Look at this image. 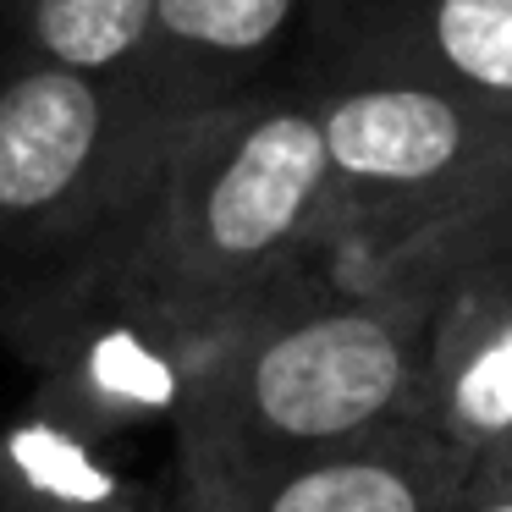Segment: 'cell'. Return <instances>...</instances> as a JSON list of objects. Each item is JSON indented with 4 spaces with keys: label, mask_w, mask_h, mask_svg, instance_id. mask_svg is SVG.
<instances>
[{
    "label": "cell",
    "mask_w": 512,
    "mask_h": 512,
    "mask_svg": "<svg viewBox=\"0 0 512 512\" xmlns=\"http://www.w3.org/2000/svg\"><path fill=\"white\" fill-rule=\"evenodd\" d=\"M155 0H6V45L83 78L133 83Z\"/></svg>",
    "instance_id": "30bf717a"
},
{
    "label": "cell",
    "mask_w": 512,
    "mask_h": 512,
    "mask_svg": "<svg viewBox=\"0 0 512 512\" xmlns=\"http://www.w3.org/2000/svg\"><path fill=\"white\" fill-rule=\"evenodd\" d=\"M468 490H512V441L501 452H490L485 463L468 474Z\"/></svg>",
    "instance_id": "7c38bea8"
},
{
    "label": "cell",
    "mask_w": 512,
    "mask_h": 512,
    "mask_svg": "<svg viewBox=\"0 0 512 512\" xmlns=\"http://www.w3.org/2000/svg\"><path fill=\"white\" fill-rule=\"evenodd\" d=\"M0 45H6V0H0Z\"/></svg>",
    "instance_id": "5bb4252c"
},
{
    "label": "cell",
    "mask_w": 512,
    "mask_h": 512,
    "mask_svg": "<svg viewBox=\"0 0 512 512\" xmlns=\"http://www.w3.org/2000/svg\"><path fill=\"white\" fill-rule=\"evenodd\" d=\"M325 149V259L353 270L457 215L512 166V105L419 83L303 89Z\"/></svg>",
    "instance_id": "277c9868"
},
{
    "label": "cell",
    "mask_w": 512,
    "mask_h": 512,
    "mask_svg": "<svg viewBox=\"0 0 512 512\" xmlns=\"http://www.w3.org/2000/svg\"><path fill=\"white\" fill-rule=\"evenodd\" d=\"M0 512H177V496L122 441L17 408L0 424Z\"/></svg>",
    "instance_id": "9c48e42d"
},
{
    "label": "cell",
    "mask_w": 512,
    "mask_h": 512,
    "mask_svg": "<svg viewBox=\"0 0 512 512\" xmlns=\"http://www.w3.org/2000/svg\"><path fill=\"white\" fill-rule=\"evenodd\" d=\"M452 512H512V490H463Z\"/></svg>",
    "instance_id": "4fadbf2b"
},
{
    "label": "cell",
    "mask_w": 512,
    "mask_h": 512,
    "mask_svg": "<svg viewBox=\"0 0 512 512\" xmlns=\"http://www.w3.org/2000/svg\"><path fill=\"white\" fill-rule=\"evenodd\" d=\"M430 298L309 270L204 353L171 413V485L353 446L408 419Z\"/></svg>",
    "instance_id": "7a4b0ae2"
},
{
    "label": "cell",
    "mask_w": 512,
    "mask_h": 512,
    "mask_svg": "<svg viewBox=\"0 0 512 512\" xmlns=\"http://www.w3.org/2000/svg\"><path fill=\"white\" fill-rule=\"evenodd\" d=\"M309 0H155L133 89L171 122L292 89Z\"/></svg>",
    "instance_id": "52a82bcc"
},
{
    "label": "cell",
    "mask_w": 512,
    "mask_h": 512,
    "mask_svg": "<svg viewBox=\"0 0 512 512\" xmlns=\"http://www.w3.org/2000/svg\"><path fill=\"white\" fill-rule=\"evenodd\" d=\"M496 259H512V166L501 177H490L457 215H446L441 226L419 232L413 243L391 248L386 259L353 270V276L375 281V287L424 292L441 276H457V270H474V265H496Z\"/></svg>",
    "instance_id": "8fae6325"
},
{
    "label": "cell",
    "mask_w": 512,
    "mask_h": 512,
    "mask_svg": "<svg viewBox=\"0 0 512 512\" xmlns=\"http://www.w3.org/2000/svg\"><path fill=\"white\" fill-rule=\"evenodd\" d=\"M419 83L512 105V0H309L292 89Z\"/></svg>",
    "instance_id": "5b68a950"
},
{
    "label": "cell",
    "mask_w": 512,
    "mask_h": 512,
    "mask_svg": "<svg viewBox=\"0 0 512 512\" xmlns=\"http://www.w3.org/2000/svg\"><path fill=\"white\" fill-rule=\"evenodd\" d=\"M320 259V127L303 89H270L182 122L127 210L50 281H83L122 303L199 369L237 320L320 270Z\"/></svg>",
    "instance_id": "6da1fadb"
},
{
    "label": "cell",
    "mask_w": 512,
    "mask_h": 512,
    "mask_svg": "<svg viewBox=\"0 0 512 512\" xmlns=\"http://www.w3.org/2000/svg\"><path fill=\"white\" fill-rule=\"evenodd\" d=\"M468 468L408 419L353 446L287 457L232 479L171 485L177 512H452Z\"/></svg>",
    "instance_id": "ba28073f"
},
{
    "label": "cell",
    "mask_w": 512,
    "mask_h": 512,
    "mask_svg": "<svg viewBox=\"0 0 512 512\" xmlns=\"http://www.w3.org/2000/svg\"><path fill=\"white\" fill-rule=\"evenodd\" d=\"M177 133L133 83L0 45V314L127 210Z\"/></svg>",
    "instance_id": "3957f363"
},
{
    "label": "cell",
    "mask_w": 512,
    "mask_h": 512,
    "mask_svg": "<svg viewBox=\"0 0 512 512\" xmlns=\"http://www.w3.org/2000/svg\"><path fill=\"white\" fill-rule=\"evenodd\" d=\"M424 298L408 424L474 474L512 441V259L441 276Z\"/></svg>",
    "instance_id": "8992f818"
}]
</instances>
